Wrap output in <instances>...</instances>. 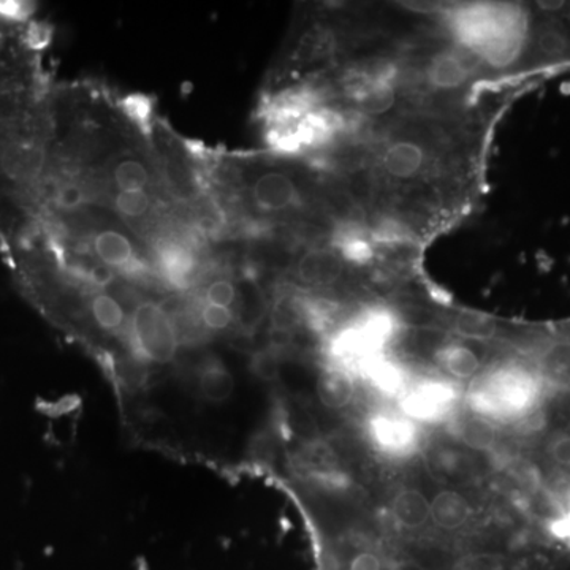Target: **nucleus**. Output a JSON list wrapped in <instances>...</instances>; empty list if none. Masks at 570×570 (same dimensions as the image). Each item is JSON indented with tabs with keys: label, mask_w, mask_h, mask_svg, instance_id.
<instances>
[{
	"label": "nucleus",
	"mask_w": 570,
	"mask_h": 570,
	"mask_svg": "<svg viewBox=\"0 0 570 570\" xmlns=\"http://www.w3.org/2000/svg\"><path fill=\"white\" fill-rule=\"evenodd\" d=\"M202 395L212 403H224L234 395V376L220 363H209L202 370L198 377Z\"/></svg>",
	"instance_id": "obj_12"
},
{
	"label": "nucleus",
	"mask_w": 570,
	"mask_h": 570,
	"mask_svg": "<svg viewBox=\"0 0 570 570\" xmlns=\"http://www.w3.org/2000/svg\"><path fill=\"white\" fill-rule=\"evenodd\" d=\"M89 277H91L92 283L99 284V285H107L110 284L112 281V269L110 266L100 264L97 266H94L91 272L88 273Z\"/></svg>",
	"instance_id": "obj_26"
},
{
	"label": "nucleus",
	"mask_w": 570,
	"mask_h": 570,
	"mask_svg": "<svg viewBox=\"0 0 570 570\" xmlns=\"http://www.w3.org/2000/svg\"><path fill=\"white\" fill-rule=\"evenodd\" d=\"M479 61L471 52L456 48L434 52L420 70V78L434 94L452 96L468 88L479 73Z\"/></svg>",
	"instance_id": "obj_4"
},
{
	"label": "nucleus",
	"mask_w": 570,
	"mask_h": 570,
	"mask_svg": "<svg viewBox=\"0 0 570 570\" xmlns=\"http://www.w3.org/2000/svg\"><path fill=\"white\" fill-rule=\"evenodd\" d=\"M393 515L397 524L406 530H420L431 519V504L425 494L419 490H403L393 501Z\"/></svg>",
	"instance_id": "obj_10"
},
{
	"label": "nucleus",
	"mask_w": 570,
	"mask_h": 570,
	"mask_svg": "<svg viewBox=\"0 0 570 570\" xmlns=\"http://www.w3.org/2000/svg\"><path fill=\"white\" fill-rule=\"evenodd\" d=\"M570 70V2L527 3L519 78Z\"/></svg>",
	"instance_id": "obj_1"
},
{
	"label": "nucleus",
	"mask_w": 570,
	"mask_h": 570,
	"mask_svg": "<svg viewBox=\"0 0 570 570\" xmlns=\"http://www.w3.org/2000/svg\"><path fill=\"white\" fill-rule=\"evenodd\" d=\"M407 426L403 422H396V420H379L376 426L379 441H382V444L389 445V448H403L411 439Z\"/></svg>",
	"instance_id": "obj_20"
},
{
	"label": "nucleus",
	"mask_w": 570,
	"mask_h": 570,
	"mask_svg": "<svg viewBox=\"0 0 570 570\" xmlns=\"http://www.w3.org/2000/svg\"><path fill=\"white\" fill-rule=\"evenodd\" d=\"M153 198L146 190H126L115 197L116 212L127 219H140L151 209Z\"/></svg>",
	"instance_id": "obj_17"
},
{
	"label": "nucleus",
	"mask_w": 570,
	"mask_h": 570,
	"mask_svg": "<svg viewBox=\"0 0 570 570\" xmlns=\"http://www.w3.org/2000/svg\"><path fill=\"white\" fill-rule=\"evenodd\" d=\"M439 363L442 367L455 379L460 381H469L479 373L480 358L472 348L463 346V344H450L439 352Z\"/></svg>",
	"instance_id": "obj_11"
},
{
	"label": "nucleus",
	"mask_w": 570,
	"mask_h": 570,
	"mask_svg": "<svg viewBox=\"0 0 570 570\" xmlns=\"http://www.w3.org/2000/svg\"><path fill=\"white\" fill-rule=\"evenodd\" d=\"M250 208L264 216L296 212L305 204L302 187L287 171L265 170L247 187Z\"/></svg>",
	"instance_id": "obj_5"
},
{
	"label": "nucleus",
	"mask_w": 570,
	"mask_h": 570,
	"mask_svg": "<svg viewBox=\"0 0 570 570\" xmlns=\"http://www.w3.org/2000/svg\"><path fill=\"white\" fill-rule=\"evenodd\" d=\"M547 452L554 464L570 471V431H560L554 434Z\"/></svg>",
	"instance_id": "obj_22"
},
{
	"label": "nucleus",
	"mask_w": 570,
	"mask_h": 570,
	"mask_svg": "<svg viewBox=\"0 0 570 570\" xmlns=\"http://www.w3.org/2000/svg\"><path fill=\"white\" fill-rule=\"evenodd\" d=\"M28 77V70L22 63H13V66H6L2 62V55H0V92L3 89L9 88L13 82H18L24 80ZM7 134V129L0 127V140H2L3 135Z\"/></svg>",
	"instance_id": "obj_24"
},
{
	"label": "nucleus",
	"mask_w": 570,
	"mask_h": 570,
	"mask_svg": "<svg viewBox=\"0 0 570 570\" xmlns=\"http://www.w3.org/2000/svg\"><path fill=\"white\" fill-rule=\"evenodd\" d=\"M374 174L381 181L382 190L400 193L412 186L434 184L445 176L448 164L438 156L436 145L419 135L401 130L373 149L371 160Z\"/></svg>",
	"instance_id": "obj_2"
},
{
	"label": "nucleus",
	"mask_w": 570,
	"mask_h": 570,
	"mask_svg": "<svg viewBox=\"0 0 570 570\" xmlns=\"http://www.w3.org/2000/svg\"><path fill=\"white\" fill-rule=\"evenodd\" d=\"M160 264L165 275L175 283H181L193 272L195 261L186 247L168 245L160 250Z\"/></svg>",
	"instance_id": "obj_15"
},
{
	"label": "nucleus",
	"mask_w": 570,
	"mask_h": 570,
	"mask_svg": "<svg viewBox=\"0 0 570 570\" xmlns=\"http://www.w3.org/2000/svg\"><path fill=\"white\" fill-rule=\"evenodd\" d=\"M132 340L141 358L168 363L178 351V336L171 318L156 303H141L132 316Z\"/></svg>",
	"instance_id": "obj_3"
},
{
	"label": "nucleus",
	"mask_w": 570,
	"mask_h": 570,
	"mask_svg": "<svg viewBox=\"0 0 570 570\" xmlns=\"http://www.w3.org/2000/svg\"><path fill=\"white\" fill-rule=\"evenodd\" d=\"M202 318H204V324L209 330L220 332V330L228 328L232 325L234 313H232L230 307L209 305L208 303L202 311Z\"/></svg>",
	"instance_id": "obj_23"
},
{
	"label": "nucleus",
	"mask_w": 570,
	"mask_h": 570,
	"mask_svg": "<svg viewBox=\"0 0 570 570\" xmlns=\"http://www.w3.org/2000/svg\"><path fill=\"white\" fill-rule=\"evenodd\" d=\"M92 316L97 325L107 332H115L124 322V311L121 305L112 296L107 294L97 295L92 302Z\"/></svg>",
	"instance_id": "obj_16"
},
{
	"label": "nucleus",
	"mask_w": 570,
	"mask_h": 570,
	"mask_svg": "<svg viewBox=\"0 0 570 570\" xmlns=\"http://www.w3.org/2000/svg\"><path fill=\"white\" fill-rule=\"evenodd\" d=\"M471 517V505L463 494L444 490L431 501V521L442 531H459Z\"/></svg>",
	"instance_id": "obj_7"
},
{
	"label": "nucleus",
	"mask_w": 570,
	"mask_h": 570,
	"mask_svg": "<svg viewBox=\"0 0 570 570\" xmlns=\"http://www.w3.org/2000/svg\"><path fill=\"white\" fill-rule=\"evenodd\" d=\"M347 570H384V562L374 551H358L348 562Z\"/></svg>",
	"instance_id": "obj_25"
},
{
	"label": "nucleus",
	"mask_w": 570,
	"mask_h": 570,
	"mask_svg": "<svg viewBox=\"0 0 570 570\" xmlns=\"http://www.w3.org/2000/svg\"><path fill=\"white\" fill-rule=\"evenodd\" d=\"M122 110L130 121L137 122L141 130L148 132L153 121V104L149 97L130 94L122 100Z\"/></svg>",
	"instance_id": "obj_18"
},
{
	"label": "nucleus",
	"mask_w": 570,
	"mask_h": 570,
	"mask_svg": "<svg viewBox=\"0 0 570 570\" xmlns=\"http://www.w3.org/2000/svg\"><path fill=\"white\" fill-rule=\"evenodd\" d=\"M445 401H448V397H445L441 387L423 389L422 392L412 397L409 407L415 415L428 419L436 414L439 409L444 406Z\"/></svg>",
	"instance_id": "obj_19"
},
{
	"label": "nucleus",
	"mask_w": 570,
	"mask_h": 570,
	"mask_svg": "<svg viewBox=\"0 0 570 570\" xmlns=\"http://www.w3.org/2000/svg\"><path fill=\"white\" fill-rule=\"evenodd\" d=\"M92 249L104 265L126 269L135 262L132 243L118 230L99 232L92 239Z\"/></svg>",
	"instance_id": "obj_8"
},
{
	"label": "nucleus",
	"mask_w": 570,
	"mask_h": 570,
	"mask_svg": "<svg viewBox=\"0 0 570 570\" xmlns=\"http://www.w3.org/2000/svg\"><path fill=\"white\" fill-rule=\"evenodd\" d=\"M456 335L472 341H491L499 335L497 322L479 314L463 313L455 318L453 324Z\"/></svg>",
	"instance_id": "obj_14"
},
{
	"label": "nucleus",
	"mask_w": 570,
	"mask_h": 570,
	"mask_svg": "<svg viewBox=\"0 0 570 570\" xmlns=\"http://www.w3.org/2000/svg\"><path fill=\"white\" fill-rule=\"evenodd\" d=\"M112 183H115L118 193L146 190V187L151 184V175H149L148 167L141 160L126 157V159L115 164Z\"/></svg>",
	"instance_id": "obj_13"
},
{
	"label": "nucleus",
	"mask_w": 570,
	"mask_h": 570,
	"mask_svg": "<svg viewBox=\"0 0 570 570\" xmlns=\"http://www.w3.org/2000/svg\"><path fill=\"white\" fill-rule=\"evenodd\" d=\"M346 262L333 247H307L295 264V276L309 287H328L343 276Z\"/></svg>",
	"instance_id": "obj_6"
},
{
	"label": "nucleus",
	"mask_w": 570,
	"mask_h": 570,
	"mask_svg": "<svg viewBox=\"0 0 570 570\" xmlns=\"http://www.w3.org/2000/svg\"><path fill=\"white\" fill-rule=\"evenodd\" d=\"M236 299V288L232 281L217 279L206 291V302L209 305L230 307Z\"/></svg>",
	"instance_id": "obj_21"
},
{
	"label": "nucleus",
	"mask_w": 570,
	"mask_h": 570,
	"mask_svg": "<svg viewBox=\"0 0 570 570\" xmlns=\"http://www.w3.org/2000/svg\"><path fill=\"white\" fill-rule=\"evenodd\" d=\"M355 385L346 371L340 367H328L318 376L317 396L325 407L343 409L351 404Z\"/></svg>",
	"instance_id": "obj_9"
}]
</instances>
